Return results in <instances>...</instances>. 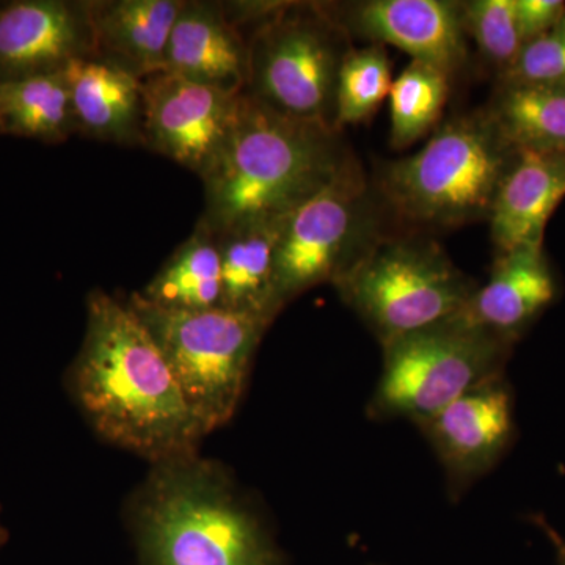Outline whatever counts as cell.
I'll use <instances>...</instances> for the list:
<instances>
[{"label": "cell", "instance_id": "23", "mask_svg": "<svg viewBox=\"0 0 565 565\" xmlns=\"http://www.w3.org/2000/svg\"><path fill=\"white\" fill-rule=\"evenodd\" d=\"M451 79L427 63L412 61L393 81L392 145L407 148L435 131L448 102Z\"/></svg>", "mask_w": 565, "mask_h": 565}, {"label": "cell", "instance_id": "24", "mask_svg": "<svg viewBox=\"0 0 565 565\" xmlns=\"http://www.w3.org/2000/svg\"><path fill=\"white\" fill-rule=\"evenodd\" d=\"M392 62L382 44L352 47L341 65L337 88V126L359 125L374 117L392 90Z\"/></svg>", "mask_w": 565, "mask_h": 565}, {"label": "cell", "instance_id": "22", "mask_svg": "<svg viewBox=\"0 0 565 565\" xmlns=\"http://www.w3.org/2000/svg\"><path fill=\"white\" fill-rule=\"evenodd\" d=\"M2 131L61 143L76 134L66 70L0 84Z\"/></svg>", "mask_w": 565, "mask_h": 565}, {"label": "cell", "instance_id": "29", "mask_svg": "<svg viewBox=\"0 0 565 565\" xmlns=\"http://www.w3.org/2000/svg\"><path fill=\"white\" fill-rule=\"evenodd\" d=\"M7 541H9V531H7L6 527L2 526V523H0V546L6 545Z\"/></svg>", "mask_w": 565, "mask_h": 565}, {"label": "cell", "instance_id": "14", "mask_svg": "<svg viewBox=\"0 0 565 565\" xmlns=\"http://www.w3.org/2000/svg\"><path fill=\"white\" fill-rule=\"evenodd\" d=\"M163 73L226 95L245 90L247 41L225 2L182 0L167 44Z\"/></svg>", "mask_w": 565, "mask_h": 565}, {"label": "cell", "instance_id": "17", "mask_svg": "<svg viewBox=\"0 0 565 565\" xmlns=\"http://www.w3.org/2000/svg\"><path fill=\"white\" fill-rule=\"evenodd\" d=\"M564 199L565 154L516 152L490 212V236L497 252L544 245L546 223Z\"/></svg>", "mask_w": 565, "mask_h": 565}, {"label": "cell", "instance_id": "10", "mask_svg": "<svg viewBox=\"0 0 565 565\" xmlns=\"http://www.w3.org/2000/svg\"><path fill=\"white\" fill-rule=\"evenodd\" d=\"M145 148L206 177L232 136L239 95L169 73L143 81Z\"/></svg>", "mask_w": 565, "mask_h": 565}, {"label": "cell", "instance_id": "27", "mask_svg": "<svg viewBox=\"0 0 565 565\" xmlns=\"http://www.w3.org/2000/svg\"><path fill=\"white\" fill-rule=\"evenodd\" d=\"M514 6L523 43L552 31L565 18L563 0H514Z\"/></svg>", "mask_w": 565, "mask_h": 565}, {"label": "cell", "instance_id": "30", "mask_svg": "<svg viewBox=\"0 0 565 565\" xmlns=\"http://www.w3.org/2000/svg\"><path fill=\"white\" fill-rule=\"evenodd\" d=\"M0 132H3V131H2V125H0Z\"/></svg>", "mask_w": 565, "mask_h": 565}, {"label": "cell", "instance_id": "21", "mask_svg": "<svg viewBox=\"0 0 565 565\" xmlns=\"http://www.w3.org/2000/svg\"><path fill=\"white\" fill-rule=\"evenodd\" d=\"M484 110L516 151L565 154V88L497 84Z\"/></svg>", "mask_w": 565, "mask_h": 565}, {"label": "cell", "instance_id": "8", "mask_svg": "<svg viewBox=\"0 0 565 565\" xmlns=\"http://www.w3.org/2000/svg\"><path fill=\"white\" fill-rule=\"evenodd\" d=\"M515 344L456 318L384 344L375 416L426 422L478 386L503 377Z\"/></svg>", "mask_w": 565, "mask_h": 565}, {"label": "cell", "instance_id": "15", "mask_svg": "<svg viewBox=\"0 0 565 565\" xmlns=\"http://www.w3.org/2000/svg\"><path fill=\"white\" fill-rule=\"evenodd\" d=\"M557 280L544 245L498 253L489 281L457 318L515 344L555 303Z\"/></svg>", "mask_w": 565, "mask_h": 565}, {"label": "cell", "instance_id": "9", "mask_svg": "<svg viewBox=\"0 0 565 565\" xmlns=\"http://www.w3.org/2000/svg\"><path fill=\"white\" fill-rule=\"evenodd\" d=\"M381 207L353 159L286 215L275 248V285L282 308L308 289L337 280L384 233Z\"/></svg>", "mask_w": 565, "mask_h": 565}, {"label": "cell", "instance_id": "3", "mask_svg": "<svg viewBox=\"0 0 565 565\" xmlns=\"http://www.w3.org/2000/svg\"><path fill=\"white\" fill-rule=\"evenodd\" d=\"M134 503L147 565H280L222 470L196 455L152 463Z\"/></svg>", "mask_w": 565, "mask_h": 565}, {"label": "cell", "instance_id": "5", "mask_svg": "<svg viewBox=\"0 0 565 565\" xmlns=\"http://www.w3.org/2000/svg\"><path fill=\"white\" fill-rule=\"evenodd\" d=\"M516 152L482 107L441 122L415 154L385 163L374 191L382 207L416 228L489 221Z\"/></svg>", "mask_w": 565, "mask_h": 565}, {"label": "cell", "instance_id": "25", "mask_svg": "<svg viewBox=\"0 0 565 565\" xmlns=\"http://www.w3.org/2000/svg\"><path fill=\"white\" fill-rule=\"evenodd\" d=\"M462 14L465 32L500 76L525 44L516 24L514 0H470L462 2Z\"/></svg>", "mask_w": 565, "mask_h": 565}, {"label": "cell", "instance_id": "13", "mask_svg": "<svg viewBox=\"0 0 565 565\" xmlns=\"http://www.w3.org/2000/svg\"><path fill=\"white\" fill-rule=\"evenodd\" d=\"M456 482L484 475L515 434L514 401L503 377L471 390L419 423Z\"/></svg>", "mask_w": 565, "mask_h": 565}, {"label": "cell", "instance_id": "6", "mask_svg": "<svg viewBox=\"0 0 565 565\" xmlns=\"http://www.w3.org/2000/svg\"><path fill=\"white\" fill-rule=\"evenodd\" d=\"M332 285L382 345L452 321L478 288L434 241L385 233Z\"/></svg>", "mask_w": 565, "mask_h": 565}, {"label": "cell", "instance_id": "1", "mask_svg": "<svg viewBox=\"0 0 565 565\" xmlns=\"http://www.w3.org/2000/svg\"><path fill=\"white\" fill-rule=\"evenodd\" d=\"M74 401L110 444L152 463L196 455L204 433L162 352L128 302L87 297V326L68 373Z\"/></svg>", "mask_w": 565, "mask_h": 565}, {"label": "cell", "instance_id": "19", "mask_svg": "<svg viewBox=\"0 0 565 565\" xmlns=\"http://www.w3.org/2000/svg\"><path fill=\"white\" fill-rule=\"evenodd\" d=\"M285 218L239 223L215 233L223 310L273 323L282 305L275 285V248Z\"/></svg>", "mask_w": 565, "mask_h": 565}, {"label": "cell", "instance_id": "16", "mask_svg": "<svg viewBox=\"0 0 565 565\" xmlns=\"http://www.w3.org/2000/svg\"><path fill=\"white\" fill-rule=\"evenodd\" d=\"M182 0H88L93 58L145 81L162 73Z\"/></svg>", "mask_w": 565, "mask_h": 565}, {"label": "cell", "instance_id": "28", "mask_svg": "<svg viewBox=\"0 0 565 565\" xmlns=\"http://www.w3.org/2000/svg\"><path fill=\"white\" fill-rule=\"evenodd\" d=\"M539 525H541L542 530L545 531L546 535H548L550 541H552L553 546H555L556 555H557V564L565 565V541L561 537L559 534L553 530L548 523L544 522V520H539Z\"/></svg>", "mask_w": 565, "mask_h": 565}, {"label": "cell", "instance_id": "20", "mask_svg": "<svg viewBox=\"0 0 565 565\" xmlns=\"http://www.w3.org/2000/svg\"><path fill=\"white\" fill-rule=\"evenodd\" d=\"M140 294L163 310L196 313L221 308V255L215 233L206 222H196L191 236Z\"/></svg>", "mask_w": 565, "mask_h": 565}, {"label": "cell", "instance_id": "4", "mask_svg": "<svg viewBox=\"0 0 565 565\" xmlns=\"http://www.w3.org/2000/svg\"><path fill=\"white\" fill-rule=\"evenodd\" d=\"M225 9L247 41L243 93L286 117L338 129V77L352 44L327 2H225Z\"/></svg>", "mask_w": 565, "mask_h": 565}, {"label": "cell", "instance_id": "26", "mask_svg": "<svg viewBox=\"0 0 565 565\" xmlns=\"http://www.w3.org/2000/svg\"><path fill=\"white\" fill-rule=\"evenodd\" d=\"M497 84L565 88V18L552 31L527 41Z\"/></svg>", "mask_w": 565, "mask_h": 565}, {"label": "cell", "instance_id": "2", "mask_svg": "<svg viewBox=\"0 0 565 565\" xmlns=\"http://www.w3.org/2000/svg\"><path fill=\"white\" fill-rule=\"evenodd\" d=\"M338 129L286 117L241 93L232 136L203 178L214 232L285 218L353 161Z\"/></svg>", "mask_w": 565, "mask_h": 565}, {"label": "cell", "instance_id": "12", "mask_svg": "<svg viewBox=\"0 0 565 565\" xmlns=\"http://www.w3.org/2000/svg\"><path fill=\"white\" fill-rule=\"evenodd\" d=\"M93 58L88 0H22L0 9V84Z\"/></svg>", "mask_w": 565, "mask_h": 565}, {"label": "cell", "instance_id": "18", "mask_svg": "<svg viewBox=\"0 0 565 565\" xmlns=\"http://www.w3.org/2000/svg\"><path fill=\"white\" fill-rule=\"evenodd\" d=\"M76 134L85 139L145 148L143 81L85 58L66 68Z\"/></svg>", "mask_w": 565, "mask_h": 565}, {"label": "cell", "instance_id": "7", "mask_svg": "<svg viewBox=\"0 0 565 565\" xmlns=\"http://www.w3.org/2000/svg\"><path fill=\"white\" fill-rule=\"evenodd\" d=\"M128 305L169 363L204 435L228 423L269 323L223 308L163 310L140 292L132 294Z\"/></svg>", "mask_w": 565, "mask_h": 565}, {"label": "cell", "instance_id": "11", "mask_svg": "<svg viewBox=\"0 0 565 565\" xmlns=\"http://www.w3.org/2000/svg\"><path fill=\"white\" fill-rule=\"evenodd\" d=\"M334 20L371 43L392 44L455 79L467 65L462 2L451 0H363L327 2Z\"/></svg>", "mask_w": 565, "mask_h": 565}]
</instances>
